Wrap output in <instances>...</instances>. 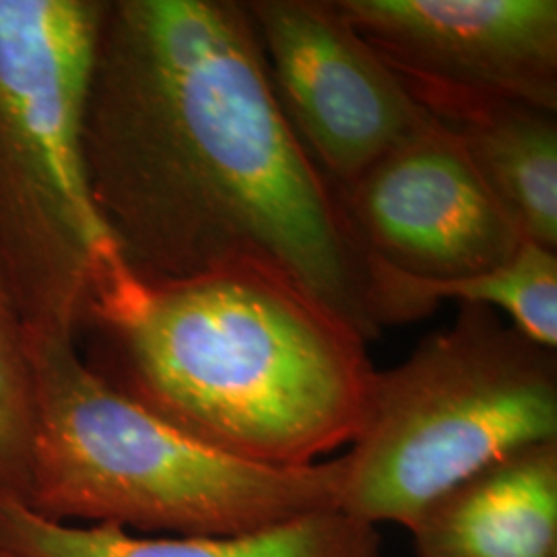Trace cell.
Returning <instances> with one entry per match:
<instances>
[{
    "instance_id": "obj_1",
    "label": "cell",
    "mask_w": 557,
    "mask_h": 557,
    "mask_svg": "<svg viewBox=\"0 0 557 557\" xmlns=\"http://www.w3.org/2000/svg\"><path fill=\"white\" fill-rule=\"evenodd\" d=\"M83 158L135 277L260 260L379 335L370 264L278 106L244 2L106 0Z\"/></svg>"
},
{
    "instance_id": "obj_6",
    "label": "cell",
    "mask_w": 557,
    "mask_h": 557,
    "mask_svg": "<svg viewBox=\"0 0 557 557\" xmlns=\"http://www.w3.org/2000/svg\"><path fill=\"white\" fill-rule=\"evenodd\" d=\"M335 193L370 264L380 326L388 281L469 277L504 264L527 242L465 143L436 119Z\"/></svg>"
},
{
    "instance_id": "obj_13",
    "label": "cell",
    "mask_w": 557,
    "mask_h": 557,
    "mask_svg": "<svg viewBox=\"0 0 557 557\" xmlns=\"http://www.w3.org/2000/svg\"><path fill=\"white\" fill-rule=\"evenodd\" d=\"M34 372L27 326L0 275V490L25 504L34 453Z\"/></svg>"
},
{
    "instance_id": "obj_14",
    "label": "cell",
    "mask_w": 557,
    "mask_h": 557,
    "mask_svg": "<svg viewBox=\"0 0 557 557\" xmlns=\"http://www.w3.org/2000/svg\"><path fill=\"white\" fill-rule=\"evenodd\" d=\"M0 557H17V556H13V554H7V552H2V549H0Z\"/></svg>"
},
{
    "instance_id": "obj_12",
    "label": "cell",
    "mask_w": 557,
    "mask_h": 557,
    "mask_svg": "<svg viewBox=\"0 0 557 557\" xmlns=\"http://www.w3.org/2000/svg\"><path fill=\"white\" fill-rule=\"evenodd\" d=\"M485 306L504 312L524 337L557 349V252L524 242L504 264L444 283L388 281L382 294L384 326L430 314L440 301Z\"/></svg>"
},
{
    "instance_id": "obj_3",
    "label": "cell",
    "mask_w": 557,
    "mask_h": 557,
    "mask_svg": "<svg viewBox=\"0 0 557 557\" xmlns=\"http://www.w3.org/2000/svg\"><path fill=\"white\" fill-rule=\"evenodd\" d=\"M27 337L36 419L25 504L40 517L221 537L338 510L341 457L299 469L230 457L103 379L75 337Z\"/></svg>"
},
{
    "instance_id": "obj_11",
    "label": "cell",
    "mask_w": 557,
    "mask_h": 557,
    "mask_svg": "<svg viewBox=\"0 0 557 557\" xmlns=\"http://www.w3.org/2000/svg\"><path fill=\"white\" fill-rule=\"evenodd\" d=\"M557 112L494 103L453 122L527 242L557 252Z\"/></svg>"
},
{
    "instance_id": "obj_7",
    "label": "cell",
    "mask_w": 557,
    "mask_h": 557,
    "mask_svg": "<svg viewBox=\"0 0 557 557\" xmlns=\"http://www.w3.org/2000/svg\"><path fill=\"white\" fill-rule=\"evenodd\" d=\"M440 122L494 103L557 112L556 0H335Z\"/></svg>"
},
{
    "instance_id": "obj_10",
    "label": "cell",
    "mask_w": 557,
    "mask_h": 557,
    "mask_svg": "<svg viewBox=\"0 0 557 557\" xmlns=\"http://www.w3.org/2000/svg\"><path fill=\"white\" fill-rule=\"evenodd\" d=\"M407 531L416 557H557V442L462 481Z\"/></svg>"
},
{
    "instance_id": "obj_9",
    "label": "cell",
    "mask_w": 557,
    "mask_h": 557,
    "mask_svg": "<svg viewBox=\"0 0 557 557\" xmlns=\"http://www.w3.org/2000/svg\"><path fill=\"white\" fill-rule=\"evenodd\" d=\"M0 549L17 557H379L376 527L341 510L221 537H139L116 524L73 527L0 490Z\"/></svg>"
},
{
    "instance_id": "obj_8",
    "label": "cell",
    "mask_w": 557,
    "mask_h": 557,
    "mask_svg": "<svg viewBox=\"0 0 557 557\" xmlns=\"http://www.w3.org/2000/svg\"><path fill=\"white\" fill-rule=\"evenodd\" d=\"M278 106L341 188L434 119L335 0L244 2Z\"/></svg>"
},
{
    "instance_id": "obj_5",
    "label": "cell",
    "mask_w": 557,
    "mask_h": 557,
    "mask_svg": "<svg viewBox=\"0 0 557 557\" xmlns=\"http://www.w3.org/2000/svg\"><path fill=\"white\" fill-rule=\"evenodd\" d=\"M557 442V356L498 312L457 319L379 372L366 423L341 457L338 510L409 529L462 481L524 448Z\"/></svg>"
},
{
    "instance_id": "obj_4",
    "label": "cell",
    "mask_w": 557,
    "mask_h": 557,
    "mask_svg": "<svg viewBox=\"0 0 557 557\" xmlns=\"http://www.w3.org/2000/svg\"><path fill=\"white\" fill-rule=\"evenodd\" d=\"M103 9L106 0H0V275L27 333L77 337L128 271L83 158Z\"/></svg>"
},
{
    "instance_id": "obj_2",
    "label": "cell",
    "mask_w": 557,
    "mask_h": 557,
    "mask_svg": "<svg viewBox=\"0 0 557 557\" xmlns=\"http://www.w3.org/2000/svg\"><path fill=\"white\" fill-rule=\"evenodd\" d=\"M83 331L101 356L89 366L122 393L264 467H310L351 446L379 376L351 320L260 260L158 283L126 271Z\"/></svg>"
}]
</instances>
